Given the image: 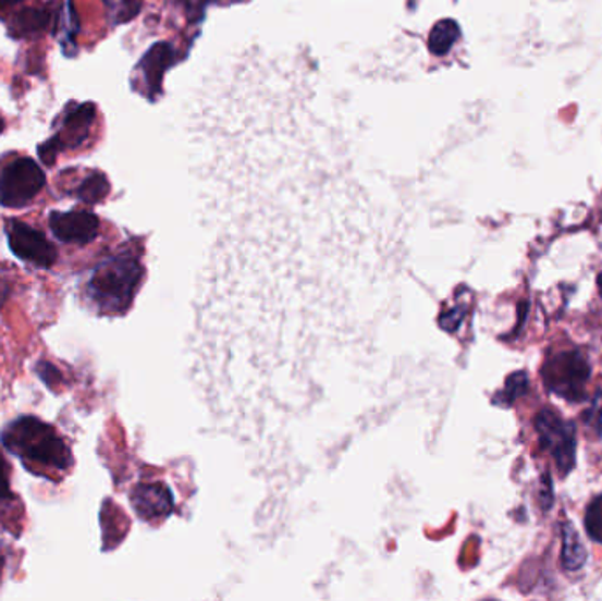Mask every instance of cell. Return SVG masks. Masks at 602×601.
Returning <instances> with one entry per match:
<instances>
[{
  "label": "cell",
  "mask_w": 602,
  "mask_h": 601,
  "mask_svg": "<svg viewBox=\"0 0 602 601\" xmlns=\"http://www.w3.org/2000/svg\"><path fill=\"white\" fill-rule=\"evenodd\" d=\"M60 30H62V48H64V53L67 51V47L73 48L74 56H76V36L79 33V20L78 14L74 11L73 0H67L64 5V14H62V25H60Z\"/></svg>",
  "instance_id": "9a60e30c"
},
{
  "label": "cell",
  "mask_w": 602,
  "mask_h": 601,
  "mask_svg": "<svg viewBox=\"0 0 602 601\" xmlns=\"http://www.w3.org/2000/svg\"><path fill=\"white\" fill-rule=\"evenodd\" d=\"M599 286H601V292H602V275H601V279H599Z\"/></svg>",
  "instance_id": "4316f807"
},
{
  "label": "cell",
  "mask_w": 602,
  "mask_h": 601,
  "mask_svg": "<svg viewBox=\"0 0 602 601\" xmlns=\"http://www.w3.org/2000/svg\"><path fill=\"white\" fill-rule=\"evenodd\" d=\"M587 549L579 540L575 526L570 523L562 524L561 563L567 572H576L587 563Z\"/></svg>",
  "instance_id": "30bf717a"
},
{
  "label": "cell",
  "mask_w": 602,
  "mask_h": 601,
  "mask_svg": "<svg viewBox=\"0 0 602 601\" xmlns=\"http://www.w3.org/2000/svg\"><path fill=\"white\" fill-rule=\"evenodd\" d=\"M133 506L136 514L143 520H153V518H162L171 514L173 510V498L171 492L161 483H143V486L134 489Z\"/></svg>",
  "instance_id": "ba28073f"
},
{
  "label": "cell",
  "mask_w": 602,
  "mask_h": 601,
  "mask_svg": "<svg viewBox=\"0 0 602 601\" xmlns=\"http://www.w3.org/2000/svg\"><path fill=\"white\" fill-rule=\"evenodd\" d=\"M585 529L595 543L602 545V494L598 495L585 512Z\"/></svg>",
  "instance_id": "2e32d148"
},
{
  "label": "cell",
  "mask_w": 602,
  "mask_h": 601,
  "mask_svg": "<svg viewBox=\"0 0 602 601\" xmlns=\"http://www.w3.org/2000/svg\"><path fill=\"white\" fill-rule=\"evenodd\" d=\"M0 500H13L10 483V466L5 463L2 452H0Z\"/></svg>",
  "instance_id": "7402d4cb"
},
{
  "label": "cell",
  "mask_w": 602,
  "mask_h": 601,
  "mask_svg": "<svg viewBox=\"0 0 602 601\" xmlns=\"http://www.w3.org/2000/svg\"><path fill=\"white\" fill-rule=\"evenodd\" d=\"M585 424L598 430V434L602 436V392H595L592 404L589 409L583 413Z\"/></svg>",
  "instance_id": "ac0fdd59"
},
{
  "label": "cell",
  "mask_w": 602,
  "mask_h": 601,
  "mask_svg": "<svg viewBox=\"0 0 602 601\" xmlns=\"http://www.w3.org/2000/svg\"><path fill=\"white\" fill-rule=\"evenodd\" d=\"M590 375V361L579 349L558 353L546 360L543 367L544 387L570 403L583 401L585 387L589 383Z\"/></svg>",
  "instance_id": "3957f363"
},
{
  "label": "cell",
  "mask_w": 602,
  "mask_h": 601,
  "mask_svg": "<svg viewBox=\"0 0 602 601\" xmlns=\"http://www.w3.org/2000/svg\"><path fill=\"white\" fill-rule=\"evenodd\" d=\"M51 233L64 244H76L87 246L96 241L99 235L101 222L93 212L85 210H73V212H51Z\"/></svg>",
  "instance_id": "52a82bcc"
},
{
  "label": "cell",
  "mask_w": 602,
  "mask_h": 601,
  "mask_svg": "<svg viewBox=\"0 0 602 601\" xmlns=\"http://www.w3.org/2000/svg\"><path fill=\"white\" fill-rule=\"evenodd\" d=\"M37 375H39V378H41L42 383L47 384V387H50V389H56V387H59L60 383H62V375H60L59 370L56 369V367L51 366V364H48V361H39L36 367Z\"/></svg>",
  "instance_id": "ffe728a7"
},
{
  "label": "cell",
  "mask_w": 602,
  "mask_h": 601,
  "mask_svg": "<svg viewBox=\"0 0 602 601\" xmlns=\"http://www.w3.org/2000/svg\"><path fill=\"white\" fill-rule=\"evenodd\" d=\"M5 298H8V287H0V307L4 304Z\"/></svg>",
  "instance_id": "cb8c5ba5"
},
{
  "label": "cell",
  "mask_w": 602,
  "mask_h": 601,
  "mask_svg": "<svg viewBox=\"0 0 602 601\" xmlns=\"http://www.w3.org/2000/svg\"><path fill=\"white\" fill-rule=\"evenodd\" d=\"M2 568H4V560L0 557V577H2Z\"/></svg>",
  "instance_id": "d4e9b609"
},
{
  "label": "cell",
  "mask_w": 602,
  "mask_h": 601,
  "mask_svg": "<svg viewBox=\"0 0 602 601\" xmlns=\"http://www.w3.org/2000/svg\"><path fill=\"white\" fill-rule=\"evenodd\" d=\"M2 444L24 463L39 464L57 471H65L73 464V455L53 427L36 417H20L2 432Z\"/></svg>",
  "instance_id": "7a4b0ae2"
},
{
  "label": "cell",
  "mask_w": 602,
  "mask_h": 601,
  "mask_svg": "<svg viewBox=\"0 0 602 601\" xmlns=\"http://www.w3.org/2000/svg\"><path fill=\"white\" fill-rule=\"evenodd\" d=\"M533 427L538 430L539 443L555 458L558 471L566 477L576 466V426L564 420L552 409L536 415Z\"/></svg>",
  "instance_id": "277c9868"
},
{
  "label": "cell",
  "mask_w": 602,
  "mask_h": 601,
  "mask_svg": "<svg viewBox=\"0 0 602 601\" xmlns=\"http://www.w3.org/2000/svg\"><path fill=\"white\" fill-rule=\"evenodd\" d=\"M107 2H110V0H107Z\"/></svg>",
  "instance_id": "83f0119b"
},
{
  "label": "cell",
  "mask_w": 602,
  "mask_h": 601,
  "mask_svg": "<svg viewBox=\"0 0 602 601\" xmlns=\"http://www.w3.org/2000/svg\"><path fill=\"white\" fill-rule=\"evenodd\" d=\"M108 195H110V182L102 173H93L87 176L76 191V198L88 205L101 204Z\"/></svg>",
  "instance_id": "5bb4252c"
},
{
  "label": "cell",
  "mask_w": 602,
  "mask_h": 601,
  "mask_svg": "<svg viewBox=\"0 0 602 601\" xmlns=\"http://www.w3.org/2000/svg\"><path fill=\"white\" fill-rule=\"evenodd\" d=\"M2 131H4V122L0 119V135H2Z\"/></svg>",
  "instance_id": "484cf974"
},
{
  "label": "cell",
  "mask_w": 602,
  "mask_h": 601,
  "mask_svg": "<svg viewBox=\"0 0 602 601\" xmlns=\"http://www.w3.org/2000/svg\"><path fill=\"white\" fill-rule=\"evenodd\" d=\"M139 10H142V2L139 0H124L120 4L119 11H116V24L130 22V20H133L139 13Z\"/></svg>",
  "instance_id": "44dd1931"
},
{
  "label": "cell",
  "mask_w": 602,
  "mask_h": 601,
  "mask_svg": "<svg viewBox=\"0 0 602 601\" xmlns=\"http://www.w3.org/2000/svg\"><path fill=\"white\" fill-rule=\"evenodd\" d=\"M527 389H529V378H527L525 372H515V375H511L506 381V389L502 392V395H504V398H502V406H513L516 398L527 393Z\"/></svg>",
  "instance_id": "e0dca14e"
},
{
  "label": "cell",
  "mask_w": 602,
  "mask_h": 601,
  "mask_svg": "<svg viewBox=\"0 0 602 601\" xmlns=\"http://www.w3.org/2000/svg\"><path fill=\"white\" fill-rule=\"evenodd\" d=\"M10 249L16 258L34 265L37 269H51L59 259L56 246L48 241L45 233L25 222L10 219L5 224Z\"/></svg>",
  "instance_id": "8992f818"
},
{
  "label": "cell",
  "mask_w": 602,
  "mask_h": 601,
  "mask_svg": "<svg viewBox=\"0 0 602 601\" xmlns=\"http://www.w3.org/2000/svg\"><path fill=\"white\" fill-rule=\"evenodd\" d=\"M47 185V175L34 159L20 158L0 175V205L20 209L30 204Z\"/></svg>",
  "instance_id": "5b68a950"
},
{
  "label": "cell",
  "mask_w": 602,
  "mask_h": 601,
  "mask_svg": "<svg viewBox=\"0 0 602 601\" xmlns=\"http://www.w3.org/2000/svg\"><path fill=\"white\" fill-rule=\"evenodd\" d=\"M94 119H96L94 102H85L70 111V115L65 116L64 131L59 135L64 147H78L79 144H83Z\"/></svg>",
  "instance_id": "9c48e42d"
},
{
  "label": "cell",
  "mask_w": 602,
  "mask_h": 601,
  "mask_svg": "<svg viewBox=\"0 0 602 601\" xmlns=\"http://www.w3.org/2000/svg\"><path fill=\"white\" fill-rule=\"evenodd\" d=\"M460 37V27L453 20H441L430 33V39H428V48L432 51L433 56L442 57L446 56L447 51L453 48L456 41Z\"/></svg>",
  "instance_id": "4fadbf2b"
},
{
  "label": "cell",
  "mask_w": 602,
  "mask_h": 601,
  "mask_svg": "<svg viewBox=\"0 0 602 601\" xmlns=\"http://www.w3.org/2000/svg\"><path fill=\"white\" fill-rule=\"evenodd\" d=\"M143 270L138 258L119 255L102 261L88 279L87 296L101 315H124L142 286Z\"/></svg>",
  "instance_id": "6da1fadb"
},
{
  "label": "cell",
  "mask_w": 602,
  "mask_h": 601,
  "mask_svg": "<svg viewBox=\"0 0 602 601\" xmlns=\"http://www.w3.org/2000/svg\"><path fill=\"white\" fill-rule=\"evenodd\" d=\"M50 25V13L47 10H24L16 14L11 24L14 37L36 36L42 34Z\"/></svg>",
  "instance_id": "7c38bea8"
},
{
  "label": "cell",
  "mask_w": 602,
  "mask_h": 601,
  "mask_svg": "<svg viewBox=\"0 0 602 601\" xmlns=\"http://www.w3.org/2000/svg\"><path fill=\"white\" fill-rule=\"evenodd\" d=\"M171 59H173V50L164 42L156 45L152 50L148 51L147 56L143 57L142 70L145 73V78H147L148 87L159 88L162 73H164L165 68H170Z\"/></svg>",
  "instance_id": "8fae6325"
},
{
  "label": "cell",
  "mask_w": 602,
  "mask_h": 601,
  "mask_svg": "<svg viewBox=\"0 0 602 601\" xmlns=\"http://www.w3.org/2000/svg\"><path fill=\"white\" fill-rule=\"evenodd\" d=\"M22 0H0V8H8V5L19 4Z\"/></svg>",
  "instance_id": "603a6c76"
},
{
  "label": "cell",
  "mask_w": 602,
  "mask_h": 601,
  "mask_svg": "<svg viewBox=\"0 0 602 601\" xmlns=\"http://www.w3.org/2000/svg\"><path fill=\"white\" fill-rule=\"evenodd\" d=\"M64 148L62 139H60L59 135H56L53 138L45 142V144L39 145L37 154H39V158H41V161L45 162L47 167H51V164L57 161V156H59L60 150H64Z\"/></svg>",
  "instance_id": "d6986e66"
}]
</instances>
